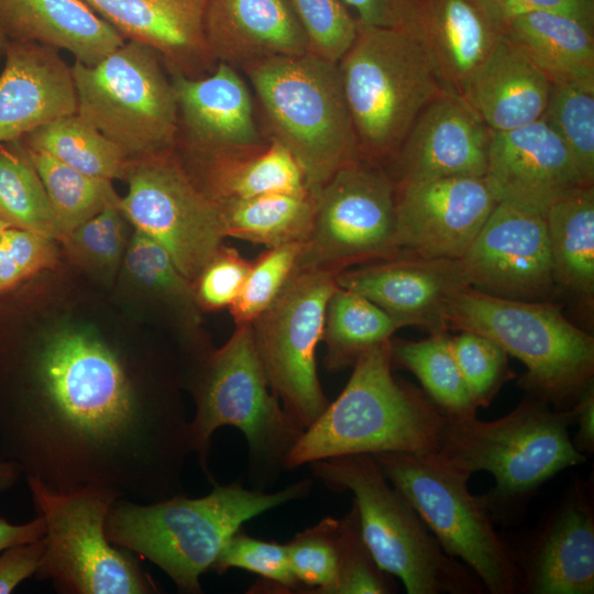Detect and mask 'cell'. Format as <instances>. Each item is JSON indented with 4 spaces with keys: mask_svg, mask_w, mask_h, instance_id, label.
Wrapping results in <instances>:
<instances>
[{
    "mask_svg": "<svg viewBox=\"0 0 594 594\" xmlns=\"http://www.w3.org/2000/svg\"><path fill=\"white\" fill-rule=\"evenodd\" d=\"M301 244L267 248L251 263L242 289L230 307L237 326L252 324L276 299L295 272Z\"/></svg>",
    "mask_w": 594,
    "mask_h": 594,
    "instance_id": "7bdbcfd3",
    "label": "cell"
},
{
    "mask_svg": "<svg viewBox=\"0 0 594 594\" xmlns=\"http://www.w3.org/2000/svg\"><path fill=\"white\" fill-rule=\"evenodd\" d=\"M124 38L154 50L172 74L200 77L216 61L204 31L206 0H82Z\"/></svg>",
    "mask_w": 594,
    "mask_h": 594,
    "instance_id": "484cf974",
    "label": "cell"
},
{
    "mask_svg": "<svg viewBox=\"0 0 594 594\" xmlns=\"http://www.w3.org/2000/svg\"><path fill=\"white\" fill-rule=\"evenodd\" d=\"M122 264L129 279L139 288L176 311L189 328L196 327L200 308L194 285L182 274L164 246L134 229Z\"/></svg>",
    "mask_w": 594,
    "mask_h": 594,
    "instance_id": "74e56055",
    "label": "cell"
},
{
    "mask_svg": "<svg viewBox=\"0 0 594 594\" xmlns=\"http://www.w3.org/2000/svg\"><path fill=\"white\" fill-rule=\"evenodd\" d=\"M163 61L151 47L128 41L95 65L75 62L77 114L129 158L172 152L178 109Z\"/></svg>",
    "mask_w": 594,
    "mask_h": 594,
    "instance_id": "7c38bea8",
    "label": "cell"
},
{
    "mask_svg": "<svg viewBox=\"0 0 594 594\" xmlns=\"http://www.w3.org/2000/svg\"><path fill=\"white\" fill-rule=\"evenodd\" d=\"M242 70L255 91L270 140L294 156L314 197L340 167L359 158L337 62L307 52L267 58Z\"/></svg>",
    "mask_w": 594,
    "mask_h": 594,
    "instance_id": "8992f818",
    "label": "cell"
},
{
    "mask_svg": "<svg viewBox=\"0 0 594 594\" xmlns=\"http://www.w3.org/2000/svg\"><path fill=\"white\" fill-rule=\"evenodd\" d=\"M196 411L189 421L193 453L211 477V438L222 426L245 437L252 476L265 485L304 432L271 391L258 359L251 324L237 326L229 340L197 364L189 380Z\"/></svg>",
    "mask_w": 594,
    "mask_h": 594,
    "instance_id": "ba28073f",
    "label": "cell"
},
{
    "mask_svg": "<svg viewBox=\"0 0 594 594\" xmlns=\"http://www.w3.org/2000/svg\"><path fill=\"white\" fill-rule=\"evenodd\" d=\"M391 360L416 375L427 396L447 417L476 416L477 407L469 395L447 332L419 341L391 340Z\"/></svg>",
    "mask_w": 594,
    "mask_h": 594,
    "instance_id": "e575fe53",
    "label": "cell"
},
{
    "mask_svg": "<svg viewBox=\"0 0 594 594\" xmlns=\"http://www.w3.org/2000/svg\"><path fill=\"white\" fill-rule=\"evenodd\" d=\"M359 157L391 162L422 109L447 92L427 52L409 31L358 23L338 62Z\"/></svg>",
    "mask_w": 594,
    "mask_h": 594,
    "instance_id": "9c48e42d",
    "label": "cell"
},
{
    "mask_svg": "<svg viewBox=\"0 0 594 594\" xmlns=\"http://www.w3.org/2000/svg\"><path fill=\"white\" fill-rule=\"evenodd\" d=\"M4 46H6V40L1 33V30H0V57L3 55L4 53Z\"/></svg>",
    "mask_w": 594,
    "mask_h": 594,
    "instance_id": "9f6ffc18",
    "label": "cell"
},
{
    "mask_svg": "<svg viewBox=\"0 0 594 594\" xmlns=\"http://www.w3.org/2000/svg\"><path fill=\"white\" fill-rule=\"evenodd\" d=\"M571 154L587 186H594V88L551 84L542 116Z\"/></svg>",
    "mask_w": 594,
    "mask_h": 594,
    "instance_id": "f35d334b",
    "label": "cell"
},
{
    "mask_svg": "<svg viewBox=\"0 0 594 594\" xmlns=\"http://www.w3.org/2000/svg\"><path fill=\"white\" fill-rule=\"evenodd\" d=\"M551 82L503 35L480 65L463 100L493 131H508L540 120Z\"/></svg>",
    "mask_w": 594,
    "mask_h": 594,
    "instance_id": "83f0119b",
    "label": "cell"
},
{
    "mask_svg": "<svg viewBox=\"0 0 594 594\" xmlns=\"http://www.w3.org/2000/svg\"><path fill=\"white\" fill-rule=\"evenodd\" d=\"M396 195L382 165L359 157L340 167L315 196L295 272L336 276L356 264L399 258Z\"/></svg>",
    "mask_w": 594,
    "mask_h": 594,
    "instance_id": "4fadbf2b",
    "label": "cell"
},
{
    "mask_svg": "<svg viewBox=\"0 0 594 594\" xmlns=\"http://www.w3.org/2000/svg\"><path fill=\"white\" fill-rule=\"evenodd\" d=\"M178 134L198 162L257 151L264 141L250 87L237 68L219 62L208 76L172 74Z\"/></svg>",
    "mask_w": 594,
    "mask_h": 594,
    "instance_id": "d6986e66",
    "label": "cell"
},
{
    "mask_svg": "<svg viewBox=\"0 0 594 594\" xmlns=\"http://www.w3.org/2000/svg\"><path fill=\"white\" fill-rule=\"evenodd\" d=\"M25 150L48 197L58 241L107 206L119 202L111 180L84 174L42 152Z\"/></svg>",
    "mask_w": 594,
    "mask_h": 594,
    "instance_id": "d590c367",
    "label": "cell"
},
{
    "mask_svg": "<svg viewBox=\"0 0 594 594\" xmlns=\"http://www.w3.org/2000/svg\"><path fill=\"white\" fill-rule=\"evenodd\" d=\"M37 515L45 521V551L35 573L66 594L158 593L135 554L113 544L106 522L120 496L88 485L70 492L26 477Z\"/></svg>",
    "mask_w": 594,
    "mask_h": 594,
    "instance_id": "8fae6325",
    "label": "cell"
},
{
    "mask_svg": "<svg viewBox=\"0 0 594 594\" xmlns=\"http://www.w3.org/2000/svg\"><path fill=\"white\" fill-rule=\"evenodd\" d=\"M336 283L387 312L402 327L416 326L430 334L447 332L444 297L466 286L459 258H392L348 268Z\"/></svg>",
    "mask_w": 594,
    "mask_h": 594,
    "instance_id": "603a6c76",
    "label": "cell"
},
{
    "mask_svg": "<svg viewBox=\"0 0 594 594\" xmlns=\"http://www.w3.org/2000/svg\"><path fill=\"white\" fill-rule=\"evenodd\" d=\"M447 327L484 336L521 361L524 388L558 410L573 407L593 382L594 338L551 301L504 298L471 286L443 299Z\"/></svg>",
    "mask_w": 594,
    "mask_h": 594,
    "instance_id": "5b68a950",
    "label": "cell"
},
{
    "mask_svg": "<svg viewBox=\"0 0 594 594\" xmlns=\"http://www.w3.org/2000/svg\"><path fill=\"white\" fill-rule=\"evenodd\" d=\"M0 221L57 240L45 188L19 141L0 144Z\"/></svg>",
    "mask_w": 594,
    "mask_h": 594,
    "instance_id": "8d00e7d4",
    "label": "cell"
},
{
    "mask_svg": "<svg viewBox=\"0 0 594 594\" xmlns=\"http://www.w3.org/2000/svg\"><path fill=\"white\" fill-rule=\"evenodd\" d=\"M286 548L302 593L334 594L342 561L340 519H321L298 532Z\"/></svg>",
    "mask_w": 594,
    "mask_h": 594,
    "instance_id": "ab89813d",
    "label": "cell"
},
{
    "mask_svg": "<svg viewBox=\"0 0 594 594\" xmlns=\"http://www.w3.org/2000/svg\"><path fill=\"white\" fill-rule=\"evenodd\" d=\"M119 208L157 241L191 283L227 238L220 208L172 152L129 162Z\"/></svg>",
    "mask_w": 594,
    "mask_h": 594,
    "instance_id": "9a60e30c",
    "label": "cell"
},
{
    "mask_svg": "<svg viewBox=\"0 0 594 594\" xmlns=\"http://www.w3.org/2000/svg\"><path fill=\"white\" fill-rule=\"evenodd\" d=\"M336 287L332 274L294 272L272 305L251 324L270 388L302 431L329 404L319 382L316 353Z\"/></svg>",
    "mask_w": 594,
    "mask_h": 594,
    "instance_id": "5bb4252c",
    "label": "cell"
},
{
    "mask_svg": "<svg viewBox=\"0 0 594 594\" xmlns=\"http://www.w3.org/2000/svg\"><path fill=\"white\" fill-rule=\"evenodd\" d=\"M251 263L235 249L222 245L193 283L200 309L230 308L239 296Z\"/></svg>",
    "mask_w": 594,
    "mask_h": 594,
    "instance_id": "c3c4849f",
    "label": "cell"
},
{
    "mask_svg": "<svg viewBox=\"0 0 594 594\" xmlns=\"http://www.w3.org/2000/svg\"><path fill=\"white\" fill-rule=\"evenodd\" d=\"M44 551V537L18 543L1 551L0 594L12 593L20 583L35 575Z\"/></svg>",
    "mask_w": 594,
    "mask_h": 594,
    "instance_id": "681fc988",
    "label": "cell"
},
{
    "mask_svg": "<svg viewBox=\"0 0 594 594\" xmlns=\"http://www.w3.org/2000/svg\"><path fill=\"white\" fill-rule=\"evenodd\" d=\"M388 481L409 501L451 557L464 563L491 594H517L520 573L510 543L494 527L470 474L437 454H372Z\"/></svg>",
    "mask_w": 594,
    "mask_h": 594,
    "instance_id": "30bf717a",
    "label": "cell"
},
{
    "mask_svg": "<svg viewBox=\"0 0 594 594\" xmlns=\"http://www.w3.org/2000/svg\"><path fill=\"white\" fill-rule=\"evenodd\" d=\"M466 286L512 299L549 301L554 294L544 215L498 202L459 258Z\"/></svg>",
    "mask_w": 594,
    "mask_h": 594,
    "instance_id": "2e32d148",
    "label": "cell"
},
{
    "mask_svg": "<svg viewBox=\"0 0 594 594\" xmlns=\"http://www.w3.org/2000/svg\"><path fill=\"white\" fill-rule=\"evenodd\" d=\"M308 37L310 52L333 62L352 45L358 22L342 0H290Z\"/></svg>",
    "mask_w": 594,
    "mask_h": 594,
    "instance_id": "bcb514c9",
    "label": "cell"
},
{
    "mask_svg": "<svg viewBox=\"0 0 594 594\" xmlns=\"http://www.w3.org/2000/svg\"><path fill=\"white\" fill-rule=\"evenodd\" d=\"M492 130L460 97L443 92L415 120L389 162L396 185L444 178L484 177Z\"/></svg>",
    "mask_w": 594,
    "mask_h": 594,
    "instance_id": "44dd1931",
    "label": "cell"
},
{
    "mask_svg": "<svg viewBox=\"0 0 594 594\" xmlns=\"http://www.w3.org/2000/svg\"><path fill=\"white\" fill-rule=\"evenodd\" d=\"M310 487L308 479L275 493L215 483L208 495L198 498L185 494L152 503L119 498L106 531L113 544L157 565L179 592L199 594L200 576L244 522L305 497Z\"/></svg>",
    "mask_w": 594,
    "mask_h": 594,
    "instance_id": "7a4b0ae2",
    "label": "cell"
},
{
    "mask_svg": "<svg viewBox=\"0 0 594 594\" xmlns=\"http://www.w3.org/2000/svg\"><path fill=\"white\" fill-rule=\"evenodd\" d=\"M25 147L42 152L84 174L124 179L129 158L99 130L79 114L50 121L24 136Z\"/></svg>",
    "mask_w": 594,
    "mask_h": 594,
    "instance_id": "836d02e7",
    "label": "cell"
},
{
    "mask_svg": "<svg viewBox=\"0 0 594 594\" xmlns=\"http://www.w3.org/2000/svg\"><path fill=\"white\" fill-rule=\"evenodd\" d=\"M0 74V144L24 138L57 118L77 113L72 68L57 50L6 42Z\"/></svg>",
    "mask_w": 594,
    "mask_h": 594,
    "instance_id": "cb8c5ba5",
    "label": "cell"
},
{
    "mask_svg": "<svg viewBox=\"0 0 594 594\" xmlns=\"http://www.w3.org/2000/svg\"><path fill=\"white\" fill-rule=\"evenodd\" d=\"M350 380L284 460L295 469L348 454H437L447 416L420 389L392 373L391 340L354 363Z\"/></svg>",
    "mask_w": 594,
    "mask_h": 594,
    "instance_id": "3957f363",
    "label": "cell"
},
{
    "mask_svg": "<svg viewBox=\"0 0 594 594\" xmlns=\"http://www.w3.org/2000/svg\"><path fill=\"white\" fill-rule=\"evenodd\" d=\"M231 568L260 575L277 592L301 590L290 570L286 544L251 537L241 529L224 543L210 570L223 573Z\"/></svg>",
    "mask_w": 594,
    "mask_h": 594,
    "instance_id": "ee69618b",
    "label": "cell"
},
{
    "mask_svg": "<svg viewBox=\"0 0 594 594\" xmlns=\"http://www.w3.org/2000/svg\"><path fill=\"white\" fill-rule=\"evenodd\" d=\"M309 465L329 488L353 494L370 552L382 570L403 582L408 594L486 592L464 563L442 549L372 454L334 457Z\"/></svg>",
    "mask_w": 594,
    "mask_h": 594,
    "instance_id": "52a82bcc",
    "label": "cell"
},
{
    "mask_svg": "<svg viewBox=\"0 0 594 594\" xmlns=\"http://www.w3.org/2000/svg\"><path fill=\"white\" fill-rule=\"evenodd\" d=\"M407 31L420 42L444 90L464 98L472 76L504 35L487 0H411Z\"/></svg>",
    "mask_w": 594,
    "mask_h": 594,
    "instance_id": "7402d4cb",
    "label": "cell"
},
{
    "mask_svg": "<svg viewBox=\"0 0 594 594\" xmlns=\"http://www.w3.org/2000/svg\"><path fill=\"white\" fill-rule=\"evenodd\" d=\"M574 419L573 407L558 410L532 396L492 421L447 417L437 455L470 475L493 474L495 487L481 497L494 521L510 524L542 484L585 462L569 435Z\"/></svg>",
    "mask_w": 594,
    "mask_h": 594,
    "instance_id": "277c9868",
    "label": "cell"
},
{
    "mask_svg": "<svg viewBox=\"0 0 594 594\" xmlns=\"http://www.w3.org/2000/svg\"><path fill=\"white\" fill-rule=\"evenodd\" d=\"M204 31L215 61L237 69L310 52L290 0H206Z\"/></svg>",
    "mask_w": 594,
    "mask_h": 594,
    "instance_id": "d4e9b609",
    "label": "cell"
},
{
    "mask_svg": "<svg viewBox=\"0 0 594 594\" xmlns=\"http://www.w3.org/2000/svg\"><path fill=\"white\" fill-rule=\"evenodd\" d=\"M6 42L34 43L67 51L95 65L124 44V37L82 0H0Z\"/></svg>",
    "mask_w": 594,
    "mask_h": 594,
    "instance_id": "4316f807",
    "label": "cell"
},
{
    "mask_svg": "<svg viewBox=\"0 0 594 594\" xmlns=\"http://www.w3.org/2000/svg\"><path fill=\"white\" fill-rule=\"evenodd\" d=\"M450 344L474 405L488 407L502 386L515 376L508 354L491 339L471 331L450 337Z\"/></svg>",
    "mask_w": 594,
    "mask_h": 594,
    "instance_id": "b9f144b4",
    "label": "cell"
},
{
    "mask_svg": "<svg viewBox=\"0 0 594 594\" xmlns=\"http://www.w3.org/2000/svg\"><path fill=\"white\" fill-rule=\"evenodd\" d=\"M503 20L527 11H559L594 23V0H487Z\"/></svg>",
    "mask_w": 594,
    "mask_h": 594,
    "instance_id": "816d5d0a",
    "label": "cell"
},
{
    "mask_svg": "<svg viewBox=\"0 0 594 594\" xmlns=\"http://www.w3.org/2000/svg\"><path fill=\"white\" fill-rule=\"evenodd\" d=\"M578 431L572 440L574 448L585 454L594 452V387L593 382L581 393L573 405Z\"/></svg>",
    "mask_w": 594,
    "mask_h": 594,
    "instance_id": "f5cc1de1",
    "label": "cell"
},
{
    "mask_svg": "<svg viewBox=\"0 0 594 594\" xmlns=\"http://www.w3.org/2000/svg\"><path fill=\"white\" fill-rule=\"evenodd\" d=\"M9 226L2 221H0V237L2 234V232L4 231L6 228H8Z\"/></svg>",
    "mask_w": 594,
    "mask_h": 594,
    "instance_id": "6f0895ef",
    "label": "cell"
},
{
    "mask_svg": "<svg viewBox=\"0 0 594 594\" xmlns=\"http://www.w3.org/2000/svg\"><path fill=\"white\" fill-rule=\"evenodd\" d=\"M556 287L586 307L594 299V186L582 187L544 212Z\"/></svg>",
    "mask_w": 594,
    "mask_h": 594,
    "instance_id": "f546056e",
    "label": "cell"
},
{
    "mask_svg": "<svg viewBox=\"0 0 594 594\" xmlns=\"http://www.w3.org/2000/svg\"><path fill=\"white\" fill-rule=\"evenodd\" d=\"M55 240L33 231L8 227L0 237V295L52 267Z\"/></svg>",
    "mask_w": 594,
    "mask_h": 594,
    "instance_id": "7dc6e473",
    "label": "cell"
},
{
    "mask_svg": "<svg viewBox=\"0 0 594 594\" xmlns=\"http://www.w3.org/2000/svg\"><path fill=\"white\" fill-rule=\"evenodd\" d=\"M45 531V521L40 515L20 525L11 524L0 517V552L18 543L37 540L44 537Z\"/></svg>",
    "mask_w": 594,
    "mask_h": 594,
    "instance_id": "db71d44e",
    "label": "cell"
},
{
    "mask_svg": "<svg viewBox=\"0 0 594 594\" xmlns=\"http://www.w3.org/2000/svg\"><path fill=\"white\" fill-rule=\"evenodd\" d=\"M399 258H460L498 204L484 177L396 185Z\"/></svg>",
    "mask_w": 594,
    "mask_h": 594,
    "instance_id": "e0dca14e",
    "label": "cell"
},
{
    "mask_svg": "<svg viewBox=\"0 0 594 594\" xmlns=\"http://www.w3.org/2000/svg\"><path fill=\"white\" fill-rule=\"evenodd\" d=\"M402 324L364 296L337 285L326 310L322 340L331 372L353 366L370 349L391 340Z\"/></svg>",
    "mask_w": 594,
    "mask_h": 594,
    "instance_id": "d6a6232c",
    "label": "cell"
},
{
    "mask_svg": "<svg viewBox=\"0 0 594 594\" xmlns=\"http://www.w3.org/2000/svg\"><path fill=\"white\" fill-rule=\"evenodd\" d=\"M497 202L543 213L587 187L563 141L544 119L493 131L484 176Z\"/></svg>",
    "mask_w": 594,
    "mask_h": 594,
    "instance_id": "ffe728a7",
    "label": "cell"
},
{
    "mask_svg": "<svg viewBox=\"0 0 594 594\" xmlns=\"http://www.w3.org/2000/svg\"><path fill=\"white\" fill-rule=\"evenodd\" d=\"M356 22L362 25L406 30L411 0H342Z\"/></svg>",
    "mask_w": 594,
    "mask_h": 594,
    "instance_id": "f907efd6",
    "label": "cell"
},
{
    "mask_svg": "<svg viewBox=\"0 0 594 594\" xmlns=\"http://www.w3.org/2000/svg\"><path fill=\"white\" fill-rule=\"evenodd\" d=\"M520 594L594 592L593 484L575 479L522 546H512Z\"/></svg>",
    "mask_w": 594,
    "mask_h": 594,
    "instance_id": "ac0fdd59",
    "label": "cell"
},
{
    "mask_svg": "<svg viewBox=\"0 0 594 594\" xmlns=\"http://www.w3.org/2000/svg\"><path fill=\"white\" fill-rule=\"evenodd\" d=\"M123 215L118 204L79 224L62 243L74 262L101 279L111 280L128 245Z\"/></svg>",
    "mask_w": 594,
    "mask_h": 594,
    "instance_id": "60d3db41",
    "label": "cell"
},
{
    "mask_svg": "<svg viewBox=\"0 0 594 594\" xmlns=\"http://www.w3.org/2000/svg\"><path fill=\"white\" fill-rule=\"evenodd\" d=\"M21 475L22 472L14 462L0 459V491L15 484Z\"/></svg>",
    "mask_w": 594,
    "mask_h": 594,
    "instance_id": "11a10c76",
    "label": "cell"
},
{
    "mask_svg": "<svg viewBox=\"0 0 594 594\" xmlns=\"http://www.w3.org/2000/svg\"><path fill=\"white\" fill-rule=\"evenodd\" d=\"M342 561L334 594H391L397 592L394 576L382 570L361 532L358 509L340 519Z\"/></svg>",
    "mask_w": 594,
    "mask_h": 594,
    "instance_id": "f6af8a7d",
    "label": "cell"
},
{
    "mask_svg": "<svg viewBox=\"0 0 594 594\" xmlns=\"http://www.w3.org/2000/svg\"><path fill=\"white\" fill-rule=\"evenodd\" d=\"M216 202L227 237L267 248L304 242L315 211V197L309 191L272 193Z\"/></svg>",
    "mask_w": 594,
    "mask_h": 594,
    "instance_id": "1f68e13d",
    "label": "cell"
},
{
    "mask_svg": "<svg viewBox=\"0 0 594 594\" xmlns=\"http://www.w3.org/2000/svg\"><path fill=\"white\" fill-rule=\"evenodd\" d=\"M197 183L213 200L245 199L272 193L308 191L294 156L278 142L240 155L199 162Z\"/></svg>",
    "mask_w": 594,
    "mask_h": 594,
    "instance_id": "4dcf8cb0",
    "label": "cell"
},
{
    "mask_svg": "<svg viewBox=\"0 0 594 594\" xmlns=\"http://www.w3.org/2000/svg\"><path fill=\"white\" fill-rule=\"evenodd\" d=\"M189 421L173 389L90 331L0 343V459L53 491L97 485L142 503L185 494Z\"/></svg>",
    "mask_w": 594,
    "mask_h": 594,
    "instance_id": "6da1fadb",
    "label": "cell"
},
{
    "mask_svg": "<svg viewBox=\"0 0 594 594\" xmlns=\"http://www.w3.org/2000/svg\"><path fill=\"white\" fill-rule=\"evenodd\" d=\"M504 35L551 84L594 88V23L559 11H527L504 20Z\"/></svg>",
    "mask_w": 594,
    "mask_h": 594,
    "instance_id": "f1b7e54d",
    "label": "cell"
}]
</instances>
